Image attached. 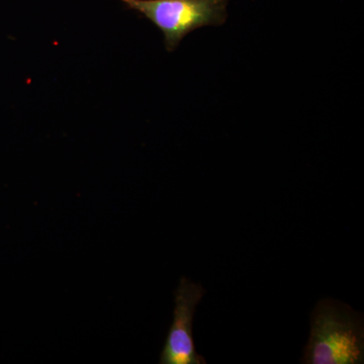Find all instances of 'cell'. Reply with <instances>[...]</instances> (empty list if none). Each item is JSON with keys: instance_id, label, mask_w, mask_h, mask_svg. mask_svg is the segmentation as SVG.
Returning a JSON list of instances; mask_svg holds the SVG:
<instances>
[{"instance_id": "cell-1", "label": "cell", "mask_w": 364, "mask_h": 364, "mask_svg": "<svg viewBox=\"0 0 364 364\" xmlns=\"http://www.w3.org/2000/svg\"><path fill=\"white\" fill-rule=\"evenodd\" d=\"M301 363L360 364L364 360L363 316L346 304L326 299L314 309Z\"/></svg>"}, {"instance_id": "cell-2", "label": "cell", "mask_w": 364, "mask_h": 364, "mask_svg": "<svg viewBox=\"0 0 364 364\" xmlns=\"http://www.w3.org/2000/svg\"><path fill=\"white\" fill-rule=\"evenodd\" d=\"M156 26L167 51H176L181 41L203 26L226 23L229 0H119Z\"/></svg>"}, {"instance_id": "cell-3", "label": "cell", "mask_w": 364, "mask_h": 364, "mask_svg": "<svg viewBox=\"0 0 364 364\" xmlns=\"http://www.w3.org/2000/svg\"><path fill=\"white\" fill-rule=\"evenodd\" d=\"M205 289L186 277H182L174 293L176 308L159 363L205 364L207 360L196 352L193 335V316L196 306L205 296Z\"/></svg>"}]
</instances>
